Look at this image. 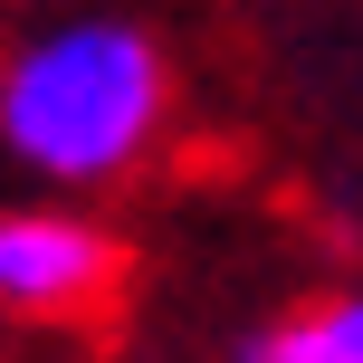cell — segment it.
<instances>
[{
  "instance_id": "3",
  "label": "cell",
  "mask_w": 363,
  "mask_h": 363,
  "mask_svg": "<svg viewBox=\"0 0 363 363\" xmlns=\"http://www.w3.org/2000/svg\"><path fill=\"white\" fill-rule=\"evenodd\" d=\"M230 363H363V287H335L315 306H287L268 325H249Z\"/></svg>"
},
{
  "instance_id": "2",
  "label": "cell",
  "mask_w": 363,
  "mask_h": 363,
  "mask_svg": "<svg viewBox=\"0 0 363 363\" xmlns=\"http://www.w3.org/2000/svg\"><path fill=\"white\" fill-rule=\"evenodd\" d=\"M125 287V239L86 211H0V315L86 325Z\"/></svg>"
},
{
  "instance_id": "1",
  "label": "cell",
  "mask_w": 363,
  "mask_h": 363,
  "mask_svg": "<svg viewBox=\"0 0 363 363\" xmlns=\"http://www.w3.org/2000/svg\"><path fill=\"white\" fill-rule=\"evenodd\" d=\"M172 134V57L125 10H67L0 48V153L57 191H115Z\"/></svg>"
}]
</instances>
